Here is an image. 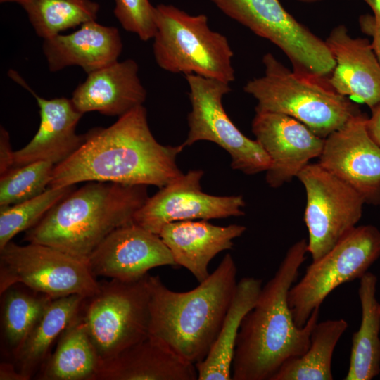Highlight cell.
<instances>
[{
    "label": "cell",
    "instance_id": "1",
    "mask_svg": "<svg viewBox=\"0 0 380 380\" xmlns=\"http://www.w3.org/2000/svg\"><path fill=\"white\" fill-rule=\"evenodd\" d=\"M184 148L158 143L146 108L138 106L110 126L85 133L81 146L54 166L49 187L104 182L160 189L183 174L176 158Z\"/></svg>",
    "mask_w": 380,
    "mask_h": 380
},
{
    "label": "cell",
    "instance_id": "2",
    "mask_svg": "<svg viewBox=\"0 0 380 380\" xmlns=\"http://www.w3.org/2000/svg\"><path fill=\"white\" fill-rule=\"evenodd\" d=\"M307 253L305 239L289 248L274 276L262 287L255 305L244 317L236 339L232 379L271 380L285 362L308 349L319 308L299 327L288 303L289 291Z\"/></svg>",
    "mask_w": 380,
    "mask_h": 380
},
{
    "label": "cell",
    "instance_id": "3",
    "mask_svg": "<svg viewBox=\"0 0 380 380\" xmlns=\"http://www.w3.org/2000/svg\"><path fill=\"white\" fill-rule=\"evenodd\" d=\"M237 269L224 255L208 277L192 290L172 291L159 276L148 275L149 335L194 364L214 344L235 293Z\"/></svg>",
    "mask_w": 380,
    "mask_h": 380
},
{
    "label": "cell",
    "instance_id": "4",
    "mask_svg": "<svg viewBox=\"0 0 380 380\" xmlns=\"http://www.w3.org/2000/svg\"><path fill=\"white\" fill-rule=\"evenodd\" d=\"M148 198L146 185L89 182L51 208L24 239L87 261L108 234L133 222Z\"/></svg>",
    "mask_w": 380,
    "mask_h": 380
},
{
    "label": "cell",
    "instance_id": "5",
    "mask_svg": "<svg viewBox=\"0 0 380 380\" xmlns=\"http://www.w3.org/2000/svg\"><path fill=\"white\" fill-rule=\"evenodd\" d=\"M262 62L264 75L243 87L257 101L255 111L289 115L323 139L361 113L356 105L335 91L329 77L291 70L270 53Z\"/></svg>",
    "mask_w": 380,
    "mask_h": 380
},
{
    "label": "cell",
    "instance_id": "6",
    "mask_svg": "<svg viewBox=\"0 0 380 380\" xmlns=\"http://www.w3.org/2000/svg\"><path fill=\"white\" fill-rule=\"evenodd\" d=\"M153 52L163 70L230 83L235 80L227 38L212 30L204 14L191 15L169 4L155 6Z\"/></svg>",
    "mask_w": 380,
    "mask_h": 380
},
{
    "label": "cell",
    "instance_id": "7",
    "mask_svg": "<svg viewBox=\"0 0 380 380\" xmlns=\"http://www.w3.org/2000/svg\"><path fill=\"white\" fill-rule=\"evenodd\" d=\"M148 275L133 281L100 282L99 291L84 298L82 315L101 362L148 336Z\"/></svg>",
    "mask_w": 380,
    "mask_h": 380
},
{
    "label": "cell",
    "instance_id": "8",
    "mask_svg": "<svg viewBox=\"0 0 380 380\" xmlns=\"http://www.w3.org/2000/svg\"><path fill=\"white\" fill-rule=\"evenodd\" d=\"M380 257V231L371 224L354 227L306 268L291 287L288 303L296 324L303 327L312 312L340 285L360 279Z\"/></svg>",
    "mask_w": 380,
    "mask_h": 380
},
{
    "label": "cell",
    "instance_id": "9",
    "mask_svg": "<svg viewBox=\"0 0 380 380\" xmlns=\"http://www.w3.org/2000/svg\"><path fill=\"white\" fill-rule=\"evenodd\" d=\"M17 284L52 298H89L100 286L87 261L46 245L11 241L0 250V293Z\"/></svg>",
    "mask_w": 380,
    "mask_h": 380
},
{
    "label": "cell",
    "instance_id": "10",
    "mask_svg": "<svg viewBox=\"0 0 380 380\" xmlns=\"http://www.w3.org/2000/svg\"><path fill=\"white\" fill-rule=\"evenodd\" d=\"M226 15L278 46L293 70L328 77L335 66L326 42L297 21L279 0H210Z\"/></svg>",
    "mask_w": 380,
    "mask_h": 380
},
{
    "label": "cell",
    "instance_id": "11",
    "mask_svg": "<svg viewBox=\"0 0 380 380\" xmlns=\"http://www.w3.org/2000/svg\"><path fill=\"white\" fill-rule=\"evenodd\" d=\"M186 80L191 110L182 146L211 141L229 154L232 169L246 175L266 172L271 165L268 155L256 139H251L237 128L223 107L222 98L231 91L229 83L194 74L186 75Z\"/></svg>",
    "mask_w": 380,
    "mask_h": 380
},
{
    "label": "cell",
    "instance_id": "12",
    "mask_svg": "<svg viewBox=\"0 0 380 380\" xmlns=\"http://www.w3.org/2000/svg\"><path fill=\"white\" fill-rule=\"evenodd\" d=\"M296 177L306 192L308 252L316 260L356 227L365 203L357 191L318 163L308 164Z\"/></svg>",
    "mask_w": 380,
    "mask_h": 380
},
{
    "label": "cell",
    "instance_id": "13",
    "mask_svg": "<svg viewBox=\"0 0 380 380\" xmlns=\"http://www.w3.org/2000/svg\"><path fill=\"white\" fill-rule=\"evenodd\" d=\"M203 172L193 170L174 179L135 213L133 223L156 234L167 224L178 221L221 219L244 215L242 196H214L202 191Z\"/></svg>",
    "mask_w": 380,
    "mask_h": 380
},
{
    "label": "cell",
    "instance_id": "14",
    "mask_svg": "<svg viewBox=\"0 0 380 380\" xmlns=\"http://www.w3.org/2000/svg\"><path fill=\"white\" fill-rule=\"evenodd\" d=\"M360 113L324 139L318 163L357 191L365 203L380 205V146Z\"/></svg>",
    "mask_w": 380,
    "mask_h": 380
},
{
    "label": "cell",
    "instance_id": "15",
    "mask_svg": "<svg viewBox=\"0 0 380 380\" xmlns=\"http://www.w3.org/2000/svg\"><path fill=\"white\" fill-rule=\"evenodd\" d=\"M251 129L270 159L265 179L272 188L296 177L310 160L319 158L324 147V139L283 113L255 111Z\"/></svg>",
    "mask_w": 380,
    "mask_h": 380
},
{
    "label": "cell",
    "instance_id": "16",
    "mask_svg": "<svg viewBox=\"0 0 380 380\" xmlns=\"http://www.w3.org/2000/svg\"><path fill=\"white\" fill-rule=\"evenodd\" d=\"M87 262L95 277L122 281L141 279L154 267L176 265L160 236L133 222L108 234Z\"/></svg>",
    "mask_w": 380,
    "mask_h": 380
},
{
    "label": "cell",
    "instance_id": "17",
    "mask_svg": "<svg viewBox=\"0 0 380 380\" xmlns=\"http://www.w3.org/2000/svg\"><path fill=\"white\" fill-rule=\"evenodd\" d=\"M8 74L34 97L40 115L39 127L34 137L23 148L14 151L13 167L37 161H49L55 165L64 161L84 141L85 134L76 133L84 114L76 109L70 99L41 97L15 70H10Z\"/></svg>",
    "mask_w": 380,
    "mask_h": 380
},
{
    "label": "cell",
    "instance_id": "18",
    "mask_svg": "<svg viewBox=\"0 0 380 380\" xmlns=\"http://www.w3.org/2000/svg\"><path fill=\"white\" fill-rule=\"evenodd\" d=\"M325 42L335 60L328 77L335 91L370 109L379 104L380 63L369 41L352 37L341 25L331 31Z\"/></svg>",
    "mask_w": 380,
    "mask_h": 380
},
{
    "label": "cell",
    "instance_id": "19",
    "mask_svg": "<svg viewBox=\"0 0 380 380\" xmlns=\"http://www.w3.org/2000/svg\"><path fill=\"white\" fill-rule=\"evenodd\" d=\"M138 72L134 60L117 61L88 73L70 99L82 114L96 111L119 118L146 101V90Z\"/></svg>",
    "mask_w": 380,
    "mask_h": 380
},
{
    "label": "cell",
    "instance_id": "20",
    "mask_svg": "<svg viewBox=\"0 0 380 380\" xmlns=\"http://www.w3.org/2000/svg\"><path fill=\"white\" fill-rule=\"evenodd\" d=\"M42 50L49 71L79 66L87 74L118 61L123 44L117 27L96 20L87 22L68 34L43 39Z\"/></svg>",
    "mask_w": 380,
    "mask_h": 380
},
{
    "label": "cell",
    "instance_id": "21",
    "mask_svg": "<svg viewBox=\"0 0 380 380\" xmlns=\"http://www.w3.org/2000/svg\"><path fill=\"white\" fill-rule=\"evenodd\" d=\"M246 230L239 224L222 227L205 220H186L165 224L159 236L175 265L185 267L201 283L210 275V262L220 252L231 249L233 240Z\"/></svg>",
    "mask_w": 380,
    "mask_h": 380
},
{
    "label": "cell",
    "instance_id": "22",
    "mask_svg": "<svg viewBox=\"0 0 380 380\" xmlns=\"http://www.w3.org/2000/svg\"><path fill=\"white\" fill-rule=\"evenodd\" d=\"M195 365L148 336L103 362L96 380H196Z\"/></svg>",
    "mask_w": 380,
    "mask_h": 380
},
{
    "label": "cell",
    "instance_id": "23",
    "mask_svg": "<svg viewBox=\"0 0 380 380\" xmlns=\"http://www.w3.org/2000/svg\"><path fill=\"white\" fill-rule=\"evenodd\" d=\"M262 280L243 277L235 293L217 337L206 357L196 364L198 380H231L237 336L246 315L255 305L262 289Z\"/></svg>",
    "mask_w": 380,
    "mask_h": 380
},
{
    "label": "cell",
    "instance_id": "24",
    "mask_svg": "<svg viewBox=\"0 0 380 380\" xmlns=\"http://www.w3.org/2000/svg\"><path fill=\"white\" fill-rule=\"evenodd\" d=\"M101 363L80 308L61 334L55 351L40 368L37 379L96 380Z\"/></svg>",
    "mask_w": 380,
    "mask_h": 380
},
{
    "label": "cell",
    "instance_id": "25",
    "mask_svg": "<svg viewBox=\"0 0 380 380\" xmlns=\"http://www.w3.org/2000/svg\"><path fill=\"white\" fill-rule=\"evenodd\" d=\"M377 282V277L370 272L360 279L361 322L359 329L353 334L345 380H371L380 372V303L376 296Z\"/></svg>",
    "mask_w": 380,
    "mask_h": 380
},
{
    "label": "cell",
    "instance_id": "26",
    "mask_svg": "<svg viewBox=\"0 0 380 380\" xmlns=\"http://www.w3.org/2000/svg\"><path fill=\"white\" fill-rule=\"evenodd\" d=\"M85 297L73 294L53 299L14 356L15 367L27 380L48 359L54 341L80 311Z\"/></svg>",
    "mask_w": 380,
    "mask_h": 380
},
{
    "label": "cell",
    "instance_id": "27",
    "mask_svg": "<svg viewBox=\"0 0 380 380\" xmlns=\"http://www.w3.org/2000/svg\"><path fill=\"white\" fill-rule=\"evenodd\" d=\"M348 328L343 319L317 322L306 352L285 362L271 380H332V356Z\"/></svg>",
    "mask_w": 380,
    "mask_h": 380
},
{
    "label": "cell",
    "instance_id": "28",
    "mask_svg": "<svg viewBox=\"0 0 380 380\" xmlns=\"http://www.w3.org/2000/svg\"><path fill=\"white\" fill-rule=\"evenodd\" d=\"M1 295L4 340L14 357L54 298L20 284L11 286Z\"/></svg>",
    "mask_w": 380,
    "mask_h": 380
},
{
    "label": "cell",
    "instance_id": "29",
    "mask_svg": "<svg viewBox=\"0 0 380 380\" xmlns=\"http://www.w3.org/2000/svg\"><path fill=\"white\" fill-rule=\"evenodd\" d=\"M43 39L96 20L100 5L91 0H25L19 4Z\"/></svg>",
    "mask_w": 380,
    "mask_h": 380
},
{
    "label": "cell",
    "instance_id": "30",
    "mask_svg": "<svg viewBox=\"0 0 380 380\" xmlns=\"http://www.w3.org/2000/svg\"><path fill=\"white\" fill-rule=\"evenodd\" d=\"M75 189V185L49 187L22 203L0 207V250L18 233L34 226L56 204Z\"/></svg>",
    "mask_w": 380,
    "mask_h": 380
},
{
    "label": "cell",
    "instance_id": "31",
    "mask_svg": "<svg viewBox=\"0 0 380 380\" xmlns=\"http://www.w3.org/2000/svg\"><path fill=\"white\" fill-rule=\"evenodd\" d=\"M55 165L37 161L13 167L0 177V207L34 198L49 188Z\"/></svg>",
    "mask_w": 380,
    "mask_h": 380
},
{
    "label": "cell",
    "instance_id": "32",
    "mask_svg": "<svg viewBox=\"0 0 380 380\" xmlns=\"http://www.w3.org/2000/svg\"><path fill=\"white\" fill-rule=\"evenodd\" d=\"M113 13L122 27L142 41L153 38L155 6L149 0H114Z\"/></svg>",
    "mask_w": 380,
    "mask_h": 380
},
{
    "label": "cell",
    "instance_id": "33",
    "mask_svg": "<svg viewBox=\"0 0 380 380\" xmlns=\"http://www.w3.org/2000/svg\"><path fill=\"white\" fill-rule=\"evenodd\" d=\"M359 24L362 32L372 37V47L380 63V19L374 15H362Z\"/></svg>",
    "mask_w": 380,
    "mask_h": 380
},
{
    "label": "cell",
    "instance_id": "34",
    "mask_svg": "<svg viewBox=\"0 0 380 380\" xmlns=\"http://www.w3.org/2000/svg\"><path fill=\"white\" fill-rule=\"evenodd\" d=\"M14 151L11 149L8 131L0 128V175L4 174L13 166Z\"/></svg>",
    "mask_w": 380,
    "mask_h": 380
},
{
    "label": "cell",
    "instance_id": "35",
    "mask_svg": "<svg viewBox=\"0 0 380 380\" xmlns=\"http://www.w3.org/2000/svg\"><path fill=\"white\" fill-rule=\"evenodd\" d=\"M371 110L372 115L367 119V128L372 139L380 146V103Z\"/></svg>",
    "mask_w": 380,
    "mask_h": 380
},
{
    "label": "cell",
    "instance_id": "36",
    "mask_svg": "<svg viewBox=\"0 0 380 380\" xmlns=\"http://www.w3.org/2000/svg\"><path fill=\"white\" fill-rule=\"evenodd\" d=\"M0 380H27L15 365L2 362L0 365Z\"/></svg>",
    "mask_w": 380,
    "mask_h": 380
},
{
    "label": "cell",
    "instance_id": "37",
    "mask_svg": "<svg viewBox=\"0 0 380 380\" xmlns=\"http://www.w3.org/2000/svg\"><path fill=\"white\" fill-rule=\"evenodd\" d=\"M371 8L374 15L380 19V0H364Z\"/></svg>",
    "mask_w": 380,
    "mask_h": 380
},
{
    "label": "cell",
    "instance_id": "38",
    "mask_svg": "<svg viewBox=\"0 0 380 380\" xmlns=\"http://www.w3.org/2000/svg\"><path fill=\"white\" fill-rule=\"evenodd\" d=\"M25 0H0V3L4 4V3H18L20 4V2L23 1Z\"/></svg>",
    "mask_w": 380,
    "mask_h": 380
},
{
    "label": "cell",
    "instance_id": "39",
    "mask_svg": "<svg viewBox=\"0 0 380 380\" xmlns=\"http://www.w3.org/2000/svg\"><path fill=\"white\" fill-rule=\"evenodd\" d=\"M299 1H304V2H314V1H317L319 0H299Z\"/></svg>",
    "mask_w": 380,
    "mask_h": 380
},
{
    "label": "cell",
    "instance_id": "40",
    "mask_svg": "<svg viewBox=\"0 0 380 380\" xmlns=\"http://www.w3.org/2000/svg\"><path fill=\"white\" fill-rule=\"evenodd\" d=\"M379 312H380V304H379Z\"/></svg>",
    "mask_w": 380,
    "mask_h": 380
}]
</instances>
